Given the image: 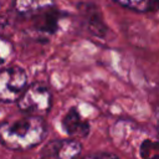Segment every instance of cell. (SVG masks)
Here are the masks:
<instances>
[{
  "mask_svg": "<svg viewBox=\"0 0 159 159\" xmlns=\"http://www.w3.org/2000/svg\"><path fill=\"white\" fill-rule=\"evenodd\" d=\"M46 134V124L41 117L25 116L0 124V142L9 149L25 150L36 147Z\"/></svg>",
  "mask_w": 159,
  "mask_h": 159,
  "instance_id": "obj_1",
  "label": "cell"
},
{
  "mask_svg": "<svg viewBox=\"0 0 159 159\" xmlns=\"http://www.w3.org/2000/svg\"><path fill=\"white\" fill-rule=\"evenodd\" d=\"M19 108L29 116L41 117L51 108V92L40 83H34L26 88L17 99Z\"/></svg>",
  "mask_w": 159,
  "mask_h": 159,
  "instance_id": "obj_2",
  "label": "cell"
},
{
  "mask_svg": "<svg viewBox=\"0 0 159 159\" xmlns=\"http://www.w3.org/2000/svg\"><path fill=\"white\" fill-rule=\"evenodd\" d=\"M27 83L26 72L17 66L0 71V102L10 103L20 98Z\"/></svg>",
  "mask_w": 159,
  "mask_h": 159,
  "instance_id": "obj_3",
  "label": "cell"
},
{
  "mask_svg": "<svg viewBox=\"0 0 159 159\" xmlns=\"http://www.w3.org/2000/svg\"><path fill=\"white\" fill-rule=\"evenodd\" d=\"M82 150V145L80 142L75 139L66 140H55L51 142L45 149L42 154H47L50 157H57L58 159H75Z\"/></svg>",
  "mask_w": 159,
  "mask_h": 159,
  "instance_id": "obj_4",
  "label": "cell"
},
{
  "mask_svg": "<svg viewBox=\"0 0 159 159\" xmlns=\"http://www.w3.org/2000/svg\"><path fill=\"white\" fill-rule=\"evenodd\" d=\"M62 128L71 137H86L89 132V124L81 117L75 107H72L63 117Z\"/></svg>",
  "mask_w": 159,
  "mask_h": 159,
  "instance_id": "obj_5",
  "label": "cell"
},
{
  "mask_svg": "<svg viewBox=\"0 0 159 159\" xmlns=\"http://www.w3.org/2000/svg\"><path fill=\"white\" fill-rule=\"evenodd\" d=\"M53 5V0H15L14 7L19 14H35Z\"/></svg>",
  "mask_w": 159,
  "mask_h": 159,
  "instance_id": "obj_6",
  "label": "cell"
},
{
  "mask_svg": "<svg viewBox=\"0 0 159 159\" xmlns=\"http://www.w3.org/2000/svg\"><path fill=\"white\" fill-rule=\"evenodd\" d=\"M84 10H86L84 16H86V19L89 24V30L96 32L97 36H102L103 30L106 27H104V24L101 21V16L97 14V10L92 5H86Z\"/></svg>",
  "mask_w": 159,
  "mask_h": 159,
  "instance_id": "obj_7",
  "label": "cell"
},
{
  "mask_svg": "<svg viewBox=\"0 0 159 159\" xmlns=\"http://www.w3.org/2000/svg\"><path fill=\"white\" fill-rule=\"evenodd\" d=\"M114 1L124 7H128L130 10L139 11V12H147L155 9L154 0H114Z\"/></svg>",
  "mask_w": 159,
  "mask_h": 159,
  "instance_id": "obj_8",
  "label": "cell"
},
{
  "mask_svg": "<svg viewBox=\"0 0 159 159\" xmlns=\"http://www.w3.org/2000/svg\"><path fill=\"white\" fill-rule=\"evenodd\" d=\"M82 159H118V158L111 153H94V154H89Z\"/></svg>",
  "mask_w": 159,
  "mask_h": 159,
  "instance_id": "obj_9",
  "label": "cell"
},
{
  "mask_svg": "<svg viewBox=\"0 0 159 159\" xmlns=\"http://www.w3.org/2000/svg\"><path fill=\"white\" fill-rule=\"evenodd\" d=\"M9 29V22L6 21V19L0 17V36H2Z\"/></svg>",
  "mask_w": 159,
  "mask_h": 159,
  "instance_id": "obj_10",
  "label": "cell"
},
{
  "mask_svg": "<svg viewBox=\"0 0 159 159\" xmlns=\"http://www.w3.org/2000/svg\"><path fill=\"white\" fill-rule=\"evenodd\" d=\"M0 63H2V60H1V58H0Z\"/></svg>",
  "mask_w": 159,
  "mask_h": 159,
  "instance_id": "obj_11",
  "label": "cell"
}]
</instances>
